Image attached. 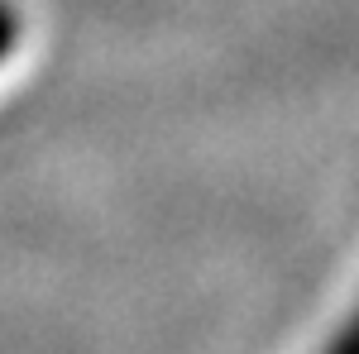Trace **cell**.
<instances>
[{
	"label": "cell",
	"mask_w": 359,
	"mask_h": 354,
	"mask_svg": "<svg viewBox=\"0 0 359 354\" xmlns=\"http://www.w3.org/2000/svg\"><path fill=\"white\" fill-rule=\"evenodd\" d=\"M15 10H10V5H5V0H0V57L10 53V43H15Z\"/></svg>",
	"instance_id": "6da1fadb"
}]
</instances>
